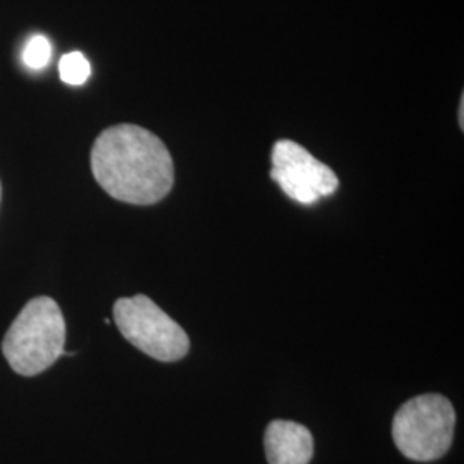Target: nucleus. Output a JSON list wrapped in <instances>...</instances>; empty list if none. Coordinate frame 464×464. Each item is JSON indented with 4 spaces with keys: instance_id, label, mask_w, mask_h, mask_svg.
<instances>
[{
    "instance_id": "1",
    "label": "nucleus",
    "mask_w": 464,
    "mask_h": 464,
    "mask_svg": "<svg viewBox=\"0 0 464 464\" xmlns=\"http://www.w3.org/2000/svg\"><path fill=\"white\" fill-rule=\"evenodd\" d=\"M92 172L112 198L153 205L174 184V162L164 141L134 124H117L100 133L92 149Z\"/></svg>"
},
{
    "instance_id": "2",
    "label": "nucleus",
    "mask_w": 464,
    "mask_h": 464,
    "mask_svg": "<svg viewBox=\"0 0 464 464\" xmlns=\"http://www.w3.org/2000/svg\"><path fill=\"white\" fill-rule=\"evenodd\" d=\"M66 346V320L59 304L40 296L24 304L4 337L2 353L23 377H34L53 365Z\"/></svg>"
},
{
    "instance_id": "3",
    "label": "nucleus",
    "mask_w": 464,
    "mask_h": 464,
    "mask_svg": "<svg viewBox=\"0 0 464 464\" xmlns=\"http://www.w3.org/2000/svg\"><path fill=\"white\" fill-rule=\"evenodd\" d=\"M456 429V411L440 394L410 399L392 420V439L399 452L418 463H429L448 452Z\"/></svg>"
},
{
    "instance_id": "4",
    "label": "nucleus",
    "mask_w": 464,
    "mask_h": 464,
    "mask_svg": "<svg viewBox=\"0 0 464 464\" xmlns=\"http://www.w3.org/2000/svg\"><path fill=\"white\" fill-rule=\"evenodd\" d=\"M114 322L128 343L157 362H179L189 353L183 327L145 295L117 299Z\"/></svg>"
},
{
    "instance_id": "5",
    "label": "nucleus",
    "mask_w": 464,
    "mask_h": 464,
    "mask_svg": "<svg viewBox=\"0 0 464 464\" xmlns=\"http://www.w3.org/2000/svg\"><path fill=\"white\" fill-rule=\"evenodd\" d=\"M270 178L289 198L301 205H315L339 188V179L331 167L291 140H281L274 145Z\"/></svg>"
},
{
    "instance_id": "6",
    "label": "nucleus",
    "mask_w": 464,
    "mask_h": 464,
    "mask_svg": "<svg viewBox=\"0 0 464 464\" xmlns=\"http://www.w3.org/2000/svg\"><path fill=\"white\" fill-rule=\"evenodd\" d=\"M264 446L268 464H310L314 458V435L296 421H270Z\"/></svg>"
},
{
    "instance_id": "7",
    "label": "nucleus",
    "mask_w": 464,
    "mask_h": 464,
    "mask_svg": "<svg viewBox=\"0 0 464 464\" xmlns=\"http://www.w3.org/2000/svg\"><path fill=\"white\" fill-rule=\"evenodd\" d=\"M59 74L64 83L80 86L86 83V80L90 78L92 66L82 52H71L61 59Z\"/></svg>"
},
{
    "instance_id": "8",
    "label": "nucleus",
    "mask_w": 464,
    "mask_h": 464,
    "mask_svg": "<svg viewBox=\"0 0 464 464\" xmlns=\"http://www.w3.org/2000/svg\"><path fill=\"white\" fill-rule=\"evenodd\" d=\"M50 57H52V45L45 36L34 34L26 42L23 50V61L30 69L34 71L44 69L49 64Z\"/></svg>"
},
{
    "instance_id": "9",
    "label": "nucleus",
    "mask_w": 464,
    "mask_h": 464,
    "mask_svg": "<svg viewBox=\"0 0 464 464\" xmlns=\"http://www.w3.org/2000/svg\"><path fill=\"white\" fill-rule=\"evenodd\" d=\"M463 112H464V103L463 99H461V105H459V126L463 128Z\"/></svg>"
},
{
    "instance_id": "10",
    "label": "nucleus",
    "mask_w": 464,
    "mask_h": 464,
    "mask_svg": "<svg viewBox=\"0 0 464 464\" xmlns=\"http://www.w3.org/2000/svg\"><path fill=\"white\" fill-rule=\"evenodd\" d=\"M0 199H2V184H0Z\"/></svg>"
}]
</instances>
